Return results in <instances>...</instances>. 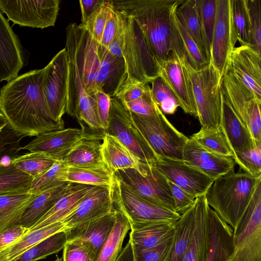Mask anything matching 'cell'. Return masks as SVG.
Listing matches in <instances>:
<instances>
[{
	"instance_id": "1",
	"label": "cell",
	"mask_w": 261,
	"mask_h": 261,
	"mask_svg": "<svg viewBox=\"0 0 261 261\" xmlns=\"http://www.w3.org/2000/svg\"><path fill=\"white\" fill-rule=\"evenodd\" d=\"M44 72V67L31 70L0 90V112L25 137L64 128V122L55 121L50 113L43 90Z\"/></svg>"
},
{
	"instance_id": "2",
	"label": "cell",
	"mask_w": 261,
	"mask_h": 261,
	"mask_svg": "<svg viewBox=\"0 0 261 261\" xmlns=\"http://www.w3.org/2000/svg\"><path fill=\"white\" fill-rule=\"evenodd\" d=\"M119 12L133 17L157 62L172 53L171 19L181 0H111Z\"/></svg>"
},
{
	"instance_id": "3",
	"label": "cell",
	"mask_w": 261,
	"mask_h": 261,
	"mask_svg": "<svg viewBox=\"0 0 261 261\" xmlns=\"http://www.w3.org/2000/svg\"><path fill=\"white\" fill-rule=\"evenodd\" d=\"M260 177L231 172L215 179L205 196L209 206L233 229L247 208Z\"/></svg>"
},
{
	"instance_id": "4",
	"label": "cell",
	"mask_w": 261,
	"mask_h": 261,
	"mask_svg": "<svg viewBox=\"0 0 261 261\" xmlns=\"http://www.w3.org/2000/svg\"><path fill=\"white\" fill-rule=\"evenodd\" d=\"M179 59L190 85L201 129H218L221 121L222 79L210 63L202 68L195 69Z\"/></svg>"
},
{
	"instance_id": "5",
	"label": "cell",
	"mask_w": 261,
	"mask_h": 261,
	"mask_svg": "<svg viewBox=\"0 0 261 261\" xmlns=\"http://www.w3.org/2000/svg\"><path fill=\"white\" fill-rule=\"evenodd\" d=\"M122 14L125 21L122 55L126 73L123 84L135 82L150 83L159 76L157 61L136 20L131 16Z\"/></svg>"
},
{
	"instance_id": "6",
	"label": "cell",
	"mask_w": 261,
	"mask_h": 261,
	"mask_svg": "<svg viewBox=\"0 0 261 261\" xmlns=\"http://www.w3.org/2000/svg\"><path fill=\"white\" fill-rule=\"evenodd\" d=\"M130 113L138 129L159 158L182 160L184 148L189 138L179 132L160 109L148 117Z\"/></svg>"
},
{
	"instance_id": "7",
	"label": "cell",
	"mask_w": 261,
	"mask_h": 261,
	"mask_svg": "<svg viewBox=\"0 0 261 261\" xmlns=\"http://www.w3.org/2000/svg\"><path fill=\"white\" fill-rule=\"evenodd\" d=\"M228 261H261V182L236 227Z\"/></svg>"
},
{
	"instance_id": "8",
	"label": "cell",
	"mask_w": 261,
	"mask_h": 261,
	"mask_svg": "<svg viewBox=\"0 0 261 261\" xmlns=\"http://www.w3.org/2000/svg\"><path fill=\"white\" fill-rule=\"evenodd\" d=\"M114 175L142 199L176 212L168 180L152 164L142 163L141 173L130 168L118 171Z\"/></svg>"
},
{
	"instance_id": "9",
	"label": "cell",
	"mask_w": 261,
	"mask_h": 261,
	"mask_svg": "<svg viewBox=\"0 0 261 261\" xmlns=\"http://www.w3.org/2000/svg\"><path fill=\"white\" fill-rule=\"evenodd\" d=\"M222 92L256 142H261V99L229 69L222 79Z\"/></svg>"
},
{
	"instance_id": "10",
	"label": "cell",
	"mask_w": 261,
	"mask_h": 261,
	"mask_svg": "<svg viewBox=\"0 0 261 261\" xmlns=\"http://www.w3.org/2000/svg\"><path fill=\"white\" fill-rule=\"evenodd\" d=\"M105 132L117 137L143 163L151 164L159 158L138 129L130 111L115 97H111Z\"/></svg>"
},
{
	"instance_id": "11",
	"label": "cell",
	"mask_w": 261,
	"mask_h": 261,
	"mask_svg": "<svg viewBox=\"0 0 261 261\" xmlns=\"http://www.w3.org/2000/svg\"><path fill=\"white\" fill-rule=\"evenodd\" d=\"M114 205L128 219L130 224L153 221H176L180 215L145 200L115 175Z\"/></svg>"
},
{
	"instance_id": "12",
	"label": "cell",
	"mask_w": 261,
	"mask_h": 261,
	"mask_svg": "<svg viewBox=\"0 0 261 261\" xmlns=\"http://www.w3.org/2000/svg\"><path fill=\"white\" fill-rule=\"evenodd\" d=\"M237 37L233 25L230 0H217V8L210 63L222 79L229 69Z\"/></svg>"
},
{
	"instance_id": "13",
	"label": "cell",
	"mask_w": 261,
	"mask_h": 261,
	"mask_svg": "<svg viewBox=\"0 0 261 261\" xmlns=\"http://www.w3.org/2000/svg\"><path fill=\"white\" fill-rule=\"evenodd\" d=\"M59 4L58 0H0V11L14 24L44 29L54 26Z\"/></svg>"
},
{
	"instance_id": "14",
	"label": "cell",
	"mask_w": 261,
	"mask_h": 261,
	"mask_svg": "<svg viewBox=\"0 0 261 261\" xmlns=\"http://www.w3.org/2000/svg\"><path fill=\"white\" fill-rule=\"evenodd\" d=\"M103 136L102 133L91 129L64 128L41 134L19 150L40 152L56 161H63L82 140H102Z\"/></svg>"
},
{
	"instance_id": "15",
	"label": "cell",
	"mask_w": 261,
	"mask_h": 261,
	"mask_svg": "<svg viewBox=\"0 0 261 261\" xmlns=\"http://www.w3.org/2000/svg\"><path fill=\"white\" fill-rule=\"evenodd\" d=\"M43 90L53 119L63 122L66 112L68 61L66 49L58 52L44 67Z\"/></svg>"
},
{
	"instance_id": "16",
	"label": "cell",
	"mask_w": 261,
	"mask_h": 261,
	"mask_svg": "<svg viewBox=\"0 0 261 261\" xmlns=\"http://www.w3.org/2000/svg\"><path fill=\"white\" fill-rule=\"evenodd\" d=\"M152 164L168 180L196 198L205 195L215 180L183 160L159 158Z\"/></svg>"
},
{
	"instance_id": "17",
	"label": "cell",
	"mask_w": 261,
	"mask_h": 261,
	"mask_svg": "<svg viewBox=\"0 0 261 261\" xmlns=\"http://www.w3.org/2000/svg\"><path fill=\"white\" fill-rule=\"evenodd\" d=\"M116 209L95 219L65 228L67 241H75L87 250L91 261H96L116 221Z\"/></svg>"
},
{
	"instance_id": "18",
	"label": "cell",
	"mask_w": 261,
	"mask_h": 261,
	"mask_svg": "<svg viewBox=\"0 0 261 261\" xmlns=\"http://www.w3.org/2000/svg\"><path fill=\"white\" fill-rule=\"evenodd\" d=\"M114 187L92 186L74 211L62 221L65 228L100 218L111 212L114 208Z\"/></svg>"
},
{
	"instance_id": "19",
	"label": "cell",
	"mask_w": 261,
	"mask_h": 261,
	"mask_svg": "<svg viewBox=\"0 0 261 261\" xmlns=\"http://www.w3.org/2000/svg\"><path fill=\"white\" fill-rule=\"evenodd\" d=\"M157 63L159 76L174 94L179 107L185 113L197 117L190 85L179 57L172 51L168 59Z\"/></svg>"
},
{
	"instance_id": "20",
	"label": "cell",
	"mask_w": 261,
	"mask_h": 261,
	"mask_svg": "<svg viewBox=\"0 0 261 261\" xmlns=\"http://www.w3.org/2000/svg\"><path fill=\"white\" fill-rule=\"evenodd\" d=\"M24 65L19 39L0 11V82L16 77Z\"/></svg>"
},
{
	"instance_id": "21",
	"label": "cell",
	"mask_w": 261,
	"mask_h": 261,
	"mask_svg": "<svg viewBox=\"0 0 261 261\" xmlns=\"http://www.w3.org/2000/svg\"><path fill=\"white\" fill-rule=\"evenodd\" d=\"M182 160L214 179L234 171L232 158L210 152L191 138L184 148Z\"/></svg>"
},
{
	"instance_id": "22",
	"label": "cell",
	"mask_w": 261,
	"mask_h": 261,
	"mask_svg": "<svg viewBox=\"0 0 261 261\" xmlns=\"http://www.w3.org/2000/svg\"><path fill=\"white\" fill-rule=\"evenodd\" d=\"M229 69L261 99V54L249 45L235 47Z\"/></svg>"
},
{
	"instance_id": "23",
	"label": "cell",
	"mask_w": 261,
	"mask_h": 261,
	"mask_svg": "<svg viewBox=\"0 0 261 261\" xmlns=\"http://www.w3.org/2000/svg\"><path fill=\"white\" fill-rule=\"evenodd\" d=\"M98 53L99 66L96 80V89L102 91L110 97L117 94L126 78L124 59L111 53L99 43Z\"/></svg>"
},
{
	"instance_id": "24",
	"label": "cell",
	"mask_w": 261,
	"mask_h": 261,
	"mask_svg": "<svg viewBox=\"0 0 261 261\" xmlns=\"http://www.w3.org/2000/svg\"><path fill=\"white\" fill-rule=\"evenodd\" d=\"M176 7L172 12L171 19L172 51L192 68H202L209 63L177 14Z\"/></svg>"
},
{
	"instance_id": "25",
	"label": "cell",
	"mask_w": 261,
	"mask_h": 261,
	"mask_svg": "<svg viewBox=\"0 0 261 261\" xmlns=\"http://www.w3.org/2000/svg\"><path fill=\"white\" fill-rule=\"evenodd\" d=\"M194 229L182 261H205L209 250V218L205 195L195 198Z\"/></svg>"
},
{
	"instance_id": "26",
	"label": "cell",
	"mask_w": 261,
	"mask_h": 261,
	"mask_svg": "<svg viewBox=\"0 0 261 261\" xmlns=\"http://www.w3.org/2000/svg\"><path fill=\"white\" fill-rule=\"evenodd\" d=\"M101 154L104 165L113 175L118 171L130 168L141 172L140 159L117 137L106 132L102 139Z\"/></svg>"
},
{
	"instance_id": "27",
	"label": "cell",
	"mask_w": 261,
	"mask_h": 261,
	"mask_svg": "<svg viewBox=\"0 0 261 261\" xmlns=\"http://www.w3.org/2000/svg\"><path fill=\"white\" fill-rule=\"evenodd\" d=\"M209 250L205 261H228L233 250V229L210 207Z\"/></svg>"
},
{
	"instance_id": "28",
	"label": "cell",
	"mask_w": 261,
	"mask_h": 261,
	"mask_svg": "<svg viewBox=\"0 0 261 261\" xmlns=\"http://www.w3.org/2000/svg\"><path fill=\"white\" fill-rule=\"evenodd\" d=\"M176 221H153L130 224L129 240L134 251L153 247L172 236L175 232Z\"/></svg>"
},
{
	"instance_id": "29",
	"label": "cell",
	"mask_w": 261,
	"mask_h": 261,
	"mask_svg": "<svg viewBox=\"0 0 261 261\" xmlns=\"http://www.w3.org/2000/svg\"><path fill=\"white\" fill-rule=\"evenodd\" d=\"M221 99V126L233 153L252 149L257 143H261L253 140L248 128L234 112L222 92Z\"/></svg>"
},
{
	"instance_id": "30",
	"label": "cell",
	"mask_w": 261,
	"mask_h": 261,
	"mask_svg": "<svg viewBox=\"0 0 261 261\" xmlns=\"http://www.w3.org/2000/svg\"><path fill=\"white\" fill-rule=\"evenodd\" d=\"M91 187L70 182L64 194L29 231L62 222L74 211Z\"/></svg>"
},
{
	"instance_id": "31",
	"label": "cell",
	"mask_w": 261,
	"mask_h": 261,
	"mask_svg": "<svg viewBox=\"0 0 261 261\" xmlns=\"http://www.w3.org/2000/svg\"><path fill=\"white\" fill-rule=\"evenodd\" d=\"M69 183L65 182L37 194L13 225L22 226L30 230L64 194Z\"/></svg>"
},
{
	"instance_id": "32",
	"label": "cell",
	"mask_w": 261,
	"mask_h": 261,
	"mask_svg": "<svg viewBox=\"0 0 261 261\" xmlns=\"http://www.w3.org/2000/svg\"><path fill=\"white\" fill-rule=\"evenodd\" d=\"M196 214L195 199L193 204L176 222L173 242L164 261H182L194 229Z\"/></svg>"
},
{
	"instance_id": "33",
	"label": "cell",
	"mask_w": 261,
	"mask_h": 261,
	"mask_svg": "<svg viewBox=\"0 0 261 261\" xmlns=\"http://www.w3.org/2000/svg\"><path fill=\"white\" fill-rule=\"evenodd\" d=\"M65 229L62 222L29 231L13 244L0 249V261H12L50 236Z\"/></svg>"
},
{
	"instance_id": "34",
	"label": "cell",
	"mask_w": 261,
	"mask_h": 261,
	"mask_svg": "<svg viewBox=\"0 0 261 261\" xmlns=\"http://www.w3.org/2000/svg\"><path fill=\"white\" fill-rule=\"evenodd\" d=\"M101 140L84 139L68 152L63 161L69 167L105 166L101 154Z\"/></svg>"
},
{
	"instance_id": "35",
	"label": "cell",
	"mask_w": 261,
	"mask_h": 261,
	"mask_svg": "<svg viewBox=\"0 0 261 261\" xmlns=\"http://www.w3.org/2000/svg\"><path fill=\"white\" fill-rule=\"evenodd\" d=\"M129 229V221L121 212L116 209L114 226L96 261H116L121 251L124 239Z\"/></svg>"
},
{
	"instance_id": "36",
	"label": "cell",
	"mask_w": 261,
	"mask_h": 261,
	"mask_svg": "<svg viewBox=\"0 0 261 261\" xmlns=\"http://www.w3.org/2000/svg\"><path fill=\"white\" fill-rule=\"evenodd\" d=\"M66 182L91 186L113 187L116 179L105 166L92 167H69Z\"/></svg>"
},
{
	"instance_id": "37",
	"label": "cell",
	"mask_w": 261,
	"mask_h": 261,
	"mask_svg": "<svg viewBox=\"0 0 261 261\" xmlns=\"http://www.w3.org/2000/svg\"><path fill=\"white\" fill-rule=\"evenodd\" d=\"M36 195L28 193L0 196V233L13 225Z\"/></svg>"
},
{
	"instance_id": "38",
	"label": "cell",
	"mask_w": 261,
	"mask_h": 261,
	"mask_svg": "<svg viewBox=\"0 0 261 261\" xmlns=\"http://www.w3.org/2000/svg\"><path fill=\"white\" fill-rule=\"evenodd\" d=\"M33 180L11 163H0V196L30 193Z\"/></svg>"
},
{
	"instance_id": "39",
	"label": "cell",
	"mask_w": 261,
	"mask_h": 261,
	"mask_svg": "<svg viewBox=\"0 0 261 261\" xmlns=\"http://www.w3.org/2000/svg\"><path fill=\"white\" fill-rule=\"evenodd\" d=\"M67 242L64 230L57 232L37 243L12 261H37L63 249Z\"/></svg>"
},
{
	"instance_id": "40",
	"label": "cell",
	"mask_w": 261,
	"mask_h": 261,
	"mask_svg": "<svg viewBox=\"0 0 261 261\" xmlns=\"http://www.w3.org/2000/svg\"><path fill=\"white\" fill-rule=\"evenodd\" d=\"M57 161L42 153L30 152L14 156L9 162L35 179L46 172Z\"/></svg>"
},
{
	"instance_id": "41",
	"label": "cell",
	"mask_w": 261,
	"mask_h": 261,
	"mask_svg": "<svg viewBox=\"0 0 261 261\" xmlns=\"http://www.w3.org/2000/svg\"><path fill=\"white\" fill-rule=\"evenodd\" d=\"M204 149L223 156L231 157L233 151L221 127L214 130H203L194 134L190 138Z\"/></svg>"
},
{
	"instance_id": "42",
	"label": "cell",
	"mask_w": 261,
	"mask_h": 261,
	"mask_svg": "<svg viewBox=\"0 0 261 261\" xmlns=\"http://www.w3.org/2000/svg\"><path fill=\"white\" fill-rule=\"evenodd\" d=\"M176 12L207 60L204 51L200 18L196 0H181L176 8Z\"/></svg>"
},
{
	"instance_id": "43",
	"label": "cell",
	"mask_w": 261,
	"mask_h": 261,
	"mask_svg": "<svg viewBox=\"0 0 261 261\" xmlns=\"http://www.w3.org/2000/svg\"><path fill=\"white\" fill-rule=\"evenodd\" d=\"M200 18L203 43L210 63L212 37L215 25L217 0H196Z\"/></svg>"
},
{
	"instance_id": "44",
	"label": "cell",
	"mask_w": 261,
	"mask_h": 261,
	"mask_svg": "<svg viewBox=\"0 0 261 261\" xmlns=\"http://www.w3.org/2000/svg\"><path fill=\"white\" fill-rule=\"evenodd\" d=\"M68 169L63 160L57 161L44 174L34 179L30 193L37 195L66 182Z\"/></svg>"
},
{
	"instance_id": "45",
	"label": "cell",
	"mask_w": 261,
	"mask_h": 261,
	"mask_svg": "<svg viewBox=\"0 0 261 261\" xmlns=\"http://www.w3.org/2000/svg\"><path fill=\"white\" fill-rule=\"evenodd\" d=\"M150 83L153 100L160 110L164 115L173 114L179 105L172 92L160 76Z\"/></svg>"
},
{
	"instance_id": "46",
	"label": "cell",
	"mask_w": 261,
	"mask_h": 261,
	"mask_svg": "<svg viewBox=\"0 0 261 261\" xmlns=\"http://www.w3.org/2000/svg\"><path fill=\"white\" fill-rule=\"evenodd\" d=\"M249 28V46L261 54L260 0H244Z\"/></svg>"
},
{
	"instance_id": "47",
	"label": "cell",
	"mask_w": 261,
	"mask_h": 261,
	"mask_svg": "<svg viewBox=\"0 0 261 261\" xmlns=\"http://www.w3.org/2000/svg\"><path fill=\"white\" fill-rule=\"evenodd\" d=\"M232 158L244 172L254 177L261 176V143L252 149L233 153Z\"/></svg>"
},
{
	"instance_id": "48",
	"label": "cell",
	"mask_w": 261,
	"mask_h": 261,
	"mask_svg": "<svg viewBox=\"0 0 261 261\" xmlns=\"http://www.w3.org/2000/svg\"><path fill=\"white\" fill-rule=\"evenodd\" d=\"M231 16L237 41L249 45V28L244 0H230Z\"/></svg>"
},
{
	"instance_id": "49",
	"label": "cell",
	"mask_w": 261,
	"mask_h": 261,
	"mask_svg": "<svg viewBox=\"0 0 261 261\" xmlns=\"http://www.w3.org/2000/svg\"><path fill=\"white\" fill-rule=\"evenodd\" d=\"M111 6V0L103 3L92 14L83 25L80 24L96 42L100 43Z\"/></svg>"
},
{
	"instance_id": "50",
	"label": "cell",
	"mask_w": 261,
	"mask_h": 261,
	"mask_svg": "<svg viewBox=\"0 0 261 261\" xmlns=\"http://www.w3.org/2000/svg\"><path fill=\"white\" fill-rule=\"evenodd\" d=\"M24 136L17 133L7 124L0 130V163L6 156H12L19 151Z\"/></svg>"
},
{
	"instance_id": "51",
	"label": "cell",
	"mask_w": 261,
	"mask_h": 261,
	"mask_svg": "<svg viewBox=\"0 0 261 261\" xmlns=\"http://www.w3.org/2000/svg\"><path fill=\"white\" fill-rule=\"evenodd\" d=\"M174 236V233L153 247L134 251L135 261H164L170 251Z\"/></svg>"
},
{
	"instance_id": "52",
	"label": "cell",
	"mask_w": 261,
	"mask_h": 261,
	"mask_svg": "<svg viewBox=\"0 0 261 261\" xmlns=\"http://www.w3.org/2000/svg\"><path fill=\"white\" fill-rule=\"evenodd\" d=\"M122 103L131 113L140 117L153 115L159 110L153 100L150 88L142 96L133 101Z\"/></svg>"
},
{
	"instance_id": "53",
	"label": "cell",
	"mask_w": 261,
	"mask_h": 261,
	"mask_svg": "<svg viewBox=\"0 0 261 261\" xmlns=\"http://www.w3.org/2000/svg\"><path fill=\"white\" fill-rule=\"evenodd\" d=\"M150 88V86L147 83L124 84L114 97L122 103H126L142 96Z\"/></svg>"
},
{
	"instance_id": "54",
	"label": "cell",
	"mask_w": 261,
	"mask_h": 261,
	"mask_svg": "<svg viewBox=\"0 0 261 261\" xmlns=\"http://www.w3.org/2000/svg\"><path fill=\"white\" fill-rule=\"evenodd\" d=\"M174 200L175 212L181 215L194 203L196 197L168 180Z\"/></svg>"
},
{
	"instance_id": "55",
	"label": "cell",
	"mask_w": 261,
	"mask_h": 261,
	"mask_svg": "<svg viewBox=\"0 0 261 261\" xmlns=\"http://www.w3.org/2000/svg\"><path fill=\"white\" fill-rule=\"evenodd\" d=\"M105 24L100 44L107 48L114 37L120 22V16L112 5Z\"/></svg>"
},
{
	"instance_id": "56",
	"label": "cell",
	"mask_w": 261,
	"mask_h": 261,
	"mask_svg": "<svg viewBox=\"0 0 261 261\" xmlns=\"http://www.w3.org/2000/svg\"><path fill=\"white\" fill-rule=\"evenodd\" d=\"M63 261H91L84 246L75 241H67L63 248Z\"/></svg>"
},
{
	"instance_id": "57",
	"label": "cell",
	"mask_w": 261,
	"mask_h": 261,
	"mask_svg": "<svg viewBox=\"0 0 261 261\" xmlns=\"http://www.w3.org/2000/svg\"><path fill=\"white\" fill-rule=\"evenodd\" d=\"M94 95L98 116L104 131L108 126V117L111 107V97L99 89H96Z\"/></svg>"
},
{
	"instance_id": "58",
	"label": "cell",
	"mask_w": 261,
	"mask_h": 261,
	"mask_svg": "<svg viewBox=\"0 0 261 261\" xmlns=\"http://www.w3.org/2000/svg\"><path fill=\"white\" fill-rule=\"evenodd\" d=\"M29 232L22 226L12 225L0 233V249L5 248L21 238Z\"/></svg>"
},
{
	"instance_id": "59",
	"label": "cell",
	"mask_w": 261,
	"mask_h": 261,
	"mask_svg": "<svg viewBox=\"0 0 261 261\" xmlns=\"http://www.w3.org/2000/svg\"><path fill=\"white\" fill-rule=\"evenodd\" d=\"M118 12L120 16L119 27L114 37L109 44L107 49L112 54L118 57H122V48L124 39L125 21L123 15L120 12Z\"/></svg>"
},
{
	"instance_id": "60",
	"label": "cell",
	"mask_w": 261,
	"mask_h": 261,
	"mask_svg": "<svg viewBox=\"0 0 261 261\" xmlns=\"http://www.w3.org/2000/svg\"><path fill=\"white\" fill-rule=\"evenodd\" d=\"M104 0L80 1L82 19L81 24H84L92 14L103 3Z\"/></svg>"
},
{
	"instance_id": "61",
	"label": "cell",
	"mask_w": 261,
	"mask_h": 261,
	"mask_svg": "<svg viewBox=\"0 0 261 261\" xmlns=\"http://www.w3.org/2000/svg\"><path fill=\"white\" fill-rule=\"evenodd\" d=\"M116 261H135L133 248L129 240L121 251Z\"/></svg>"
},
{
	"instance_id": "62",
	"label": "cell",
	"mask_w": 261,
	"mask_h": 261,
	"mask_svg": "<svg viewBox=\"0 0 261 261\" xmlns=\"http://www.w3.org/2000/svg\"><path fill=\"white\" fill-rule=\"evenodd\" d=\"M8 122L3 116V115L0 112V130L3 128L7 124Z\"/></svg>"
},
{
	"instance_id": "63",
	"label": "cell",
	"mask_w": 261,
	"mask_h": 261,
	"mask_svg": "<svg viewBox=\"0 0 261 261\" xmlns=\"http://www.w3.org/2000/svg\"><path fill=\"white\" fill-rule=\"evenodd\" d=\"M54 261H63V259L62 257H61V258L57 257V259L56 260H55Z\"/></svg>"
}]
</instances>
